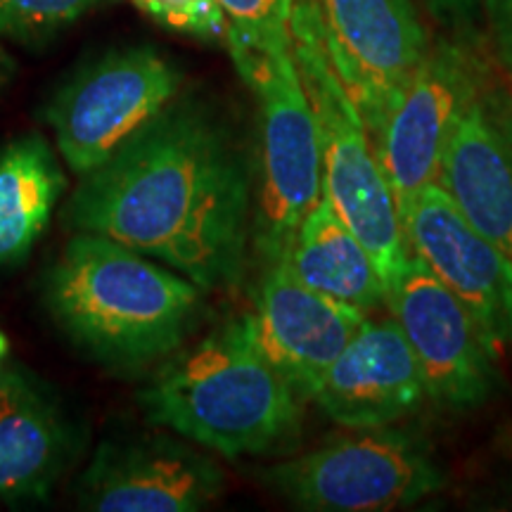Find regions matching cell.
<instances>
[{
    "label": "cell",
    "instance_id": "1",
    "mask_svg": "<svg viewBox=\"0 0 512 512\" xmlns=\"http://www.w3.org/2000/svg\"><path fill=\"white\" fill-rule=\"evenodd\" d=\"M252 178L228 126L178 98L98 169L79 176L62 219L150 256L204 292L245 273Z\"/></svg>",
    "mask_w": 512,
    "mask_h": 512
},
{
    "label": "cell",
    "instance_id": "2",
    "mask_svg": "<svg viewBox=\"0 0 512 512\" xmlns=\"http://www.w3.org/2000/svg\"><path fill=\"white\" fill-rule=\"evenodd\" d=\"M202 294L174 268L95 233L67 242L46 283L57 325L117 370L147 368L181 349L204 313Z\"/></svg>",
    "mask_w": 512,
    "mask_h": 512
},
{
    "label": "cell",
    "instance_id": "3",
    "mask_svg": "<svg viewBox=\"0 0 512 512\" xmlns=\"http://www.w3.org/2000/svg\"><path fill=\"white\" fill-rule=\"evenodd\" d=\"M304 401L259 349L247 316L166 356L140 392L147 420L226 458L287 444Z\"/></svg>",
    "mask_w": 512,
    "mask_h": 512
},
{
    "label": "cell",
    "instance_id": "4",
    "mask_svg": "<svg viewBox=\"0 0 512 512\" xmlns=\"http://www.w3.org/2000/svg\"><path fill=\"white\" fill-rule=\"evenodd\" d=\"M290 43L323 147L325 195L347 221L380 273L387 294L408 261L406 230L366 121L332 67L313 0H292Z\"/></svg>",
    "mask_w": 512,
    "mask_h": 512
},
{
    "label": "cell",
    "instance_id": "5",
    "mask_svg": "<svg viewBox=\"0 0 512 512\" xmlns=\"http://www.w3.org/2000/svg\"><path fill=\"white\" fill-rule=\"evenodd\" d=\"M230 55L259 100L261 178L252 238L268 266L285 259L299 226L325 195L323 147L292 43Z\"/></svg>",
    "mask_w": 512,
    "mask_h": 512
},
{
    "label": "cell",
    "instance_id": "6",
    "mask_svg": "<svg viewBox=\"0 0 512 512\" xmlns=\"http://www.w3.org/2000/svg\"><path fill=\"white\" fill-rule=\"evenodd\" d=\"M264 484L304 510L377 512L418 503L444 486L432 453L411 434L351 427L302 456L273 465Z\"/></svg>",
    "mask_w": 512,
    "mask_h": 512
},
{
    "label": "cell",
    "instance_id": "7",
    "mask_svg": "<svg viewBox=\"0 0 512 512\" xmlns=\"http://www.w3.org/2000/svg\"><path fill=\"white\" fill-rule=\"evenodd\" d=\"M183 76L150 46L112 50L81 69L48 110L55 147L76 176L105 164L181 95Z\"/></svg>",
    "mask_w": 512,
    "mask_h": 512
},
{
    "label": "cell",
    "instance_id": "8",
    "mask_svg": "<svg viewBox=\"0 0 512 512\" xmlns=\"http://www.w3.org/2000/svg\"><path fill=\"white\" fill-rule=\"evenodd\" d=\"M484 72L465 46H430L370 138L399 214L425 185L437 183L446 145L460 117L484 91Z\"/></svg>",
    "mask_w": 512,
    "mask_h": 512
},
{
    "label": "cell",
    "instance_id": "9",
    "mask_svg": "<svg viewBox=\"0 0 512 512\" xmlns=\"http://www.w3.org/2000/svg\"><path fill=\"white\" fill-rule=\"evenodd\" d=\"M387 306L411 344L427 401L456 413L489 399L496 387L494 339L425 261L411 256Z\"/></svg>",
    "mask_w": 512,
    "mask_h": 512
},
{
    "label": "cell",
    "instance_id": "10",
    "mask_svg": "<svg viewBox=\"0 0 512 512\" xmlns=\"http://www.w3.org/2000/svg\"><path fill=\"white\" fill-rule=\"evenodd\" d=\"M325 48L373 138L430 50L411 0H313Z\"/></svg>",
    "mask_w": 512,
    "mask_h": 512
},
{
    "label": "cell",
    "instance_id": "11",
    "mask_svg": "<svg viewBox=\"0 0 512 512\" xmlns=\"http://www.w3.org/2000/svg\"><path fill=\"white\" fill-rule=\"evenodd\" d=\"M413 256L472 311L494 344H512V261L465 219L439 183L401 211Z\"/></svg>",
    "mask_w": 512,
    "mask_h": 512
},
{
    "label": "cell",
    "instance_id": "12",
    "mask_svg": "<svg viewBox=\"0 0 512 512\" xmlns=\"http://www.w3.org/2000/svg\"><path fill=\"white\" fill-rule=\"evenodd\" d=\"M223 491L211 458L169 437L105 441L79 484L81 508L95 512H195Z\"/></svg>",
    "mask_w": 512,
    "mask_h": 512
},
{
    "label": "cell",
    "instance_id": "13",
    "mask_svg": "<svg viewBox=\"0 0 512 512\" xmlns=\"http://www.w3.org/2000/svg\"><path fill=\"white\" fill-rule=\"evenodd\" d=\"M247 318L259 349L309 401L335 358L366 323V311L311 290L283 259L266 266Z\"/></svg>",
    "mask_w": 512,
    "mask_h": 512
},
{
    "label": "cell",
    "instance_id": "14",
    "mask_svg": "<svg viewBox=\"0 0 512 512\" xmlns=\"http://www.w3.org/2000/svg\"><path fill=\"white\" fill-rule=\"evenodd\" d=\"M342 427L394 425L427 401L418 361L394 318L356 330L313 394Z\"/></svg>",
    "mask_w": 512,
    "mask_h": 512
},
{
    "label": "cell",
    "instance_id": "15",
    "mask_svg": "<svg viewBox=\"0 0 512 512\" xmlns=\"http://www.w3.org/2000/svg\"><path fill=\"white\" fill-rule=\"evenodd\" d=\"M437 183L512 261V100L503 91L484 88L467 105Z\"/></svg>",
    "mask_w": 512,
    "mask_h": 512
},
{
    "label": "cell",
    "instance_id": "16",
    "mask_svg": "<svg viewBox=\"0 0 512 512\" xmlns=\"http://www.w3.org/2000/svg\"><path fill=\"white\" fill-rule=\"evenodd\" d=\"M76 451L60 401L19 366L0 370V501L43 498Z\"/></svg>",
    "mask_w": 512,
    "mask_h": 512
},
{
    "label": "cell",
    "instance_id": "17",
    "mask_svg": "<svg viewBox=\"0 0 512 512\" xmlns=\"http://www.w3.org/2000/svg\"><path fill=\"white\" fill-rule=\"evenodd\" d=\"M290 271L325 297L358 311L387 306V290L354 230L337 214L328 195L309 211L285 254Z\"/></svg>",
    "mask_w": 512,
    "mask_h": 512
},
{
    "label": "cell",
    "instance_id": "18",
    "mask_svg": "<svg viewBox=\"0 0 512 512\" xmlns=\"http://www.w3.org/2000/svg\"><path fill=\"white\" fill-rule=\"evenodd\" d=\"M64 190L60 152L41 133L0 147V268L22 261L41 240Z\"/></svg>",
    "mask_w": 512,
    "mask_h": 512
},
{
    "label": "cell",
    "instance_id": "19",
    "mask_svg": "<svg viewBox=\"0 0 512 512\" xmlns=\"http://www.w3.org/2000/svg\"><path fill=\"white\" fill-rule=\"evenodd\" d=\"M112 0H0V36L41 43Z\"/></svg>",
    "mask_w": 512,
    "mask_h": 512
},
{
    "label": "cell",
    "instance_id": "20",
    "mask_svg": "<svg viewBox=\"0 0 512 512\" xmlns=\"http://www.w3.org/2000/svg\"><path fill=\"white\" fill-rule=\"evenodd\" d=\"M228 22V50H264L290 43L292 0H216Z\"/></svg>",
    "mask_w": 512,
    "mask_h": 512
},
{
    "label": "cell",
    "instance_id": "21",
    "mask_svg": "<svg viewBox=\"0 0 512 512\" xmlns=\"http://www.w3.org/2000/svg\"><path fill=\"white\" fill-rule=\"evenodd\" d=\"M164 27L204 41H226L228 22L216 0H133Z\"/></svg>",
    "mask_w": 512,
    "mask_h": 512
},
{
    "label": "cell",
    "instance_id": "22",
    "mask_svg": "<svg viewBox=\"0 0 512 512\" xmlns=\"http://www.w3.org/2000/svg\"><path fill=\"white\" fill-rule=\"evenodd\" d=\"M486 17L498 62L512 76V0H486Z\"/></svg>",
    "mask_w": 512,
    "mask_h": 512
},
{
    "label": "cell",
    "instance_id": "23",
    "mask_svg": "<svg viewBox=\"0 0 512 512\" xmlns=\"http://www.w3.org/2000/svg\"><path fill=\"white\" fill-rule=\"evenodd\" d=\"M434 15L441 17H460L470 12L475 0H427Z\"/></svg>",
    "mask_w": 512,
    "mask_h": 512
},
{
    "label": "cell",
    "instance_id": "24",
    "mask_svg": "<svg viewBox=\"0 0 512 512\" xmlns=\"http://www.w3.org/2000/svg\"><path fill=\"white\" fill-rule=\"evenodd\" d=\"M17 72V64H15V57H12L8 50L0 46V91H5V88L10 86L12 76Z\"/></svg>",
    "mask_w": 512,
    "mask_h": 512
},
{
    "label": "cell",
    "instance_id": "25",
    "mask_svg": "<svg viewBox=\"0 0 512 512\" xmlns=\"http://www.w3.org/2000/svg\"><path fill=\"white\" fill-rule=\"evenodd\" d=\"M8 354H10V342H8V337L0 332V370L8 366Z\"/></svg>",
    "mask_w": 512,
    "mask_h": 512
}]
</instances>
